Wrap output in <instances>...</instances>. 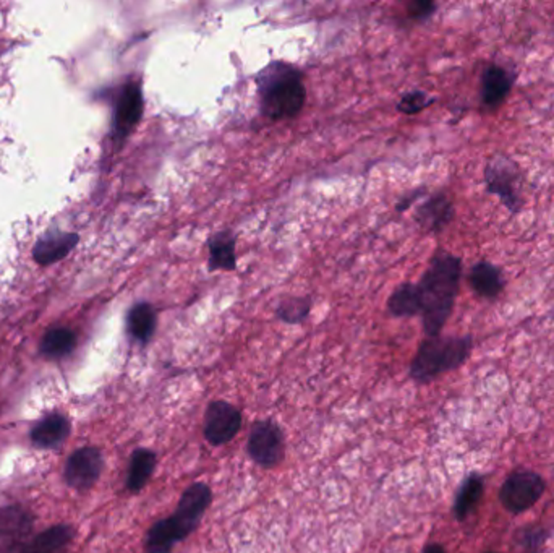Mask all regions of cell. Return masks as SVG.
I'll use <instances>...</instances> for the list:
<instances>
[{
	"label": "cell",
	"mask_w": 554,
	"mask_h": 553,
	"mask_svg": "<svg viewBox=\"0 0 554 553\" xmlns=\"http://www.w3.org/2000/svg\"><path fill=\"white\" fill-rule=\"evenodd\" d=\"M462 277V260L452 253L434 255L422 279L418 294L422 302V318L426 338L440 336L450 320Z\"/></svg>",
	"instance_id": "1"
},
{
	"label": "cell",
	"mask_w": 554,
	"mask_h": 553,
	"mask_svg": "<svg viewBox=\"0 0 554 553\" xmlns=\"http://www.w3.org/2000/svg\"><path fill=\"white\" fill-rule=\"evenodd\" d=\"M261 114L271 121H284L300 114L306 99L302 72L289 64H271L258 75Z\"/></svg>",
	"instance_id": "2"
},
{
	"label": "cell",
	"mask_w": 554,
	"mask_h": 553,
	"mask_svg": "<svg viewBox=\"0 0 554 553\" xmlns=\"http://www.w3.org/2000/svg\"><path fill=\"white\" fill-rule=\"evenodd\" d=\"M472 348V336L426 338L410 364V376L418 383L431 382L436 376L462 366L470 356Z\"/></svg>",
	"instance_id": "3"
},
{
	"label": "cell",
	"mask_w": 554,
	"mask_h": 553,
	"mask_svg": "<svg viewBox=\"0 0 554 553\" xmlns=\"http://www.w3.org/2000/svg\"><path fill=\"white\" fill-rule=\"evenodd\" d=\"M485 184L491 195L511 213H519L523 204V176L509 156H493L485 169Z\"/></svg>",
	"instance_id": "4"
},
{
	"label": "cell",
	"mask_w": 554,
	"mask_h": 553,
	"mask_svg": "<svg viewBox=\"0 0 554 553\" xmlns=\"http://www.w3.org/2000/svg\"><path fill=\"white\" fill-rule=\"evenodd\" d=\"M249 455L263 469L279 466L286 456V439L279 423L271 419H259L251 425L249 441Z\"/></svg>",
	"instance_id": "5"
},
{
	"label": "cell",
	"mask_w": 554,
	"mask_h": 553,
	"mask_svg": "<svg viewBox=\"0 0 554 553\" xmlns=\"http://www.w3.org/2000/svg\"><path fill=\"white\" fill-rule=\"evenodd\" d=\"M543 492L545 480L537 472L517 471L504 480L499 492V500L507 512L519 514L537 503Z\"/></svg>",
	"instance_id": "6"
},
{
	"label": "cell",
	"mask_w": 554,
	"mask_h": 553,
	"mask_svg": "<svg viewBox=\"0 0 554 553\" xmlns=\"http://www.w3.org/2000/svg\"><path fill=\"white\" fill-rule=\"evenodd\" d=\"M213 502V492L208 484L195 482L190 487L185 488L184 494L178 500L176 512L172 520L176 522L182 539H188L200 526L204 512H208Z\"/></svg>",
	"instance_id": "7"
},
{
	"label": "cell",
	"mask_w": 554,
	"mask_h": 553,
	"mask_svg": "<svg viewBox=\"0 0 554 553\" xmlns=\"http://www.w3.org/2000/svg\"><path fill=\"white\" fill-rule=\"evenodd\" d=\"M241 429V409L227 401L209 403L204 412V439L213 447L231 443Z\"/></svg>",
	"instance_id": "8"
},
{
	"label": "cell",
	"mask_w": 554,
	"mask_h": 553,
	"mask_svg": "<svg viewBox=\"0 0 554 553\" xmlns=\"http://www.w3.org/2000/svg\"><path fill=\"white\" fill-rule=\"evenodd\" d=\"M104 467L101 451L95 447L77 449L65 464V480L70 487L86 490L96 484Z\"/></svg>",
	"instance_id": "9"
},
{
	"label": "cell",
	"mask_w": 554,
	"mask_h": 553,
	"mask_svg": "<svg viewBox=\"0 0 554 553\" xmlns=\"http://www.w3.org/2000/svg\"><path fill=\"white\" fill-rule=\"evenodd\" d=\"M143 91L141 85L132 82L123 86L114 113V139L123 141L137 127L143 115Z\"/></svg>",
	"instance_id": "10"
},
{
	"label": "cell",
	"mask_w": 554,
	"mask_h": 553,
	"mask_svg": "<svg viewBox=\"0 0 554 553\" xmlns=\"http://www.w3.org/2000/svg\"><path fill=\"white\" fill-rule=\"evenodd\" d=\"M32 516L18 506H8L0 512V553H16L30 536Z\"/></svg>",
	"instance_id": "11"
},
{
	"label": "cell",
	"mask_w": 554,
	"mask_h": 553,
	"mask_svg": "<svg viewBox=\"0 0 554 553\" xmlns=\"http://www.w3.org/2000/svg\"><path fill=\"white\" fill-rule=\"evenodd\" d=\"M514 85V75L509 74L504 67L491 64L483 70L480 95L483 106L498 109L506 101Z\"/></svg>",
	"instance_id": "12"
},
{
	"label": "cell",
	"mask_w": 554,
	"mask_h": 553,
	"mask_svg": "<svg viewBox=\"0 0 554 553\" xmlns=\"http://www.w3.org/2000/svg\"><path fill=\"white\" fill-rule=\"evenodd\" d=\"M452 218H454V206L448 195L444 194L430 196L425 204L418 206L415 212V220L418 224L433 234H440L441 231L448 228Z\"/></svg>",
	"instance_id": "13"
},
{
	"label": "cell",
	"mask_w": 554,
	"mask_h": 553,
	"mask_svg": "<svg viewBox=\"0 0 554 553\" xmlns=\"http://www.w3.org/2000/svg\"><path fill=\"white\" fill-rule=\"evenodd\" d=\"M78 244V236L73 232H48L41 237L40 240L32 249V257L42 267L64 260L68 253L72 252L73 247Z\"/></svg>",
	"instance_id": "14"
},
{
	"label": "cell",
	"mask_w": 554,
	"mask_h": 553,
	"mask_svg": "<svg viewBox=\"0 0 554 553\" xmlns=\"http://www.w3.org/2000/svg\"><path fill=\"white\" fill-rule=\"evenodd\" d=\"M468 281H470L474 293L480 295L482 299H488V301L498 299L501 293L504 291V285H506L503 271L490 261L475 263L470 269Z\"/></svg>",
	"instance_id": "15"
},
{
	"label": "cell",
	"mask_w": 554,
	"mask_h": 553,
	"mask_svg": "<svg viewBox=\"0 0 554 553\" xmlns=\"http://www.w3.org/2000/svg\"><path fill=\"white\" fill-rule=\"evenodd\" d=\"M182 534L178 530L176 522L169 518L156 521L148 530L145 540L146 553H172L174 547L182 542Z\"/></svg>",
	"instance_id": "16"
},
{
	"label": "cell",
	"mask_w": 554,
	"mask_h": 553,
	"mask_svg": "<svg viewBox=\"0 0 554 553\" xmlns=\"http://www.w3.org/2000/svg\"><path fill=\"white\" fill-rule=\"evenodd\" d=\"M158 464V456L148 448H138L130 458L127 488L132 494H138L151 479Z\"/></svg>",
	"instance_id": "17"
},
{
	"label": "cell",
	"mask_w": 554,
	"mask_h": 553,
	"mask_svg": "<svg viewBox=\"0 0 554 553\" xmlns=\"http://www.w3.org/2000/svg\"><path fill=\"white\" fill-rule=\"evenodd\" d=\"M156 325H158V313L151 304L140 302L130 309L129 317H127V330L135 341L140 344H148L153 338Z\"/></svg>",
	"instance_id": "18"
},
{
	"label": "cell",
	"mask_w": 554,
	"mask_h": 553,
	"mask_svg": "<svg viewBox=\"0 0 554 553\" xmlns=\"http://www.w3.org/2000/svg\"><path fill=\"white\" fill-rule=\"evenodd\" d=\"M237 239L231 232H217L208 242L209 261L211 271L224 269L233 271L237 268V253H235Z\"/></svg>",
	"instance_id": "19"
},
{
	"label": "cell",
	"mask_w": 554,
	"mask_h": 553,
	"mask_svg": "<svg viewBox=\"0 0 554 553\" xmlns=\"http://www.w3.org/2000/svg\"><path fill=\"white\" fill-rule=\"evenodd\" d=\"M70 433L68 419L60 414H52L42 419L32 431V443L36 447L54 448L60 445Z\"/></svg>",
	"instance_id": "20"
},
{
	"label": "cell",
	"mask_w": 554,
	"mask_h": 553,
	"mask_svg": "<svg viewBox=\"0 0 554 553\" xmlns=\"http://www.w3.org/2000/svg\"><path fill=\"white\" fill-rule=\"evenodd\" d=\"M387 310L394 317H415L422 313V302L417 285L405 283L401 285L389 297Z\"/></svg>",
	"instance_id": "21"
},
{
	"label": "cell",
	"mask_w": 554,
	"mask_h": 553,
	"mask_svg": "<svg viewBox=\"0 0 554 553\" xmlns=\"http://www.w3.org/2000/svg\"><path fill=\"white\" fill-rule=\"evenodd\" d=\"M483 479L478 474L468 476L462 487L459 488L456 502H454V514L459 521L466 520L467 516L472 512L478 500L482 498Z\"/></svg>",
	"instance_id": "22"
},
{
	"label": "cell",
	"mask_w": 554,
	"mask_h": 553,
	"mask_svg": "<svg viewBox=\"0 0 554 553\" xmlns=\"http://www.w3.org/2000/svg\"><path fill=\"white\" fill-rule=\"evenodd\" d=\"M77 336L68 328H54L41 342V352L49 358H64L75 349Z\"/></svg>",
	"instance_id": "23"
},
{
	"label": "cell",
	"mask_w": 554,
	"mask_h": 553,
	"mask_svg": "<svg viewBox=\"0 0 554 553\" xmlns=\"http://www.w3.org/2000/svg\"><path fill=\"white\" fill-rule=\"evenodd\" d=\"M310 310H312V302L308 297H289L277 305L276 315L286 323L297 325L308 317Z\"/></svg>",
	"instance_id": "24"
},
{
	"label": "cell",
	"mask_w": 554,
	"mask_h": 553,
	"mask_svg": "<svg viewBox=\"0 0 554 553\" xmlns=\"http://www.w3.org/2000/svg\"><path fill=\"white\" fill-rule=\"evenodd\" d=\"M433 103L434 98H430L425 91H410V93H405L402 96L399 104H397V109L401 111L402 114L415 115L422 113L426 107L431 106Z\"/></svg>",
	"instance_id": "25"
},
{
	"label": "cell",
	"mask_w": 554,
	"mask_h": 553,
	"mask_svg": "<svg viewBox=\"0 0 554 553\" xmlns=\"http://www.w3.org/2000/svg\"><path fill=\"white\" fill-rule=\"evenodd\" d=\"M436 10V4L433 2H425V0H418L412 2L409 5V17L417 22H423L426 18L431 17Z\"/></svg>",
	"instance_id": "26"
},
{
	"label": "cell",
	"mask_w": 554,
	"mask_h": 553,
	"mask_svg": "<svg viewBox=\"0 0 554 553\" xmlns=\"http://www.w3.org/2000/svg\"><path fill=\"white\" fill-rule=\"evenodd\" d=\"M420 196H422V190H417V192H413V194H410V195L404 196L401 202L397 204V212H405V210L410 208L412 204H413L417 198H420Z\"/></svg>",
	"instance_id": "27"
},
{
	"label": "cell",
	"mask_w": 554,
	"mask_h": 553,
	"mask_svg": "<svg viewBox=\"0 0 554 553\" xmlns=\"http://www.w3.org/2000/svg\"><path fill=\"white\" fill-rule=\"evenodd\" d=\"M423 553H446V552H444V548H442L441 545L430 544V545H426L425 550H423Z\"/></svg>",
	"instance_id": "28"
}]
</instances>
